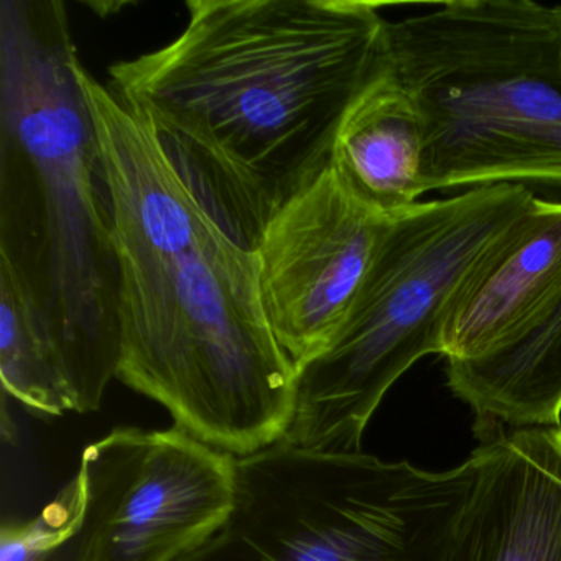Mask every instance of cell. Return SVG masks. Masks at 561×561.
Here are the masks:
<instances>
[{"label":"cell","mask_w":561,"mask_h":561,"mask_svg":"<svg viewBox=\"0 0 561 561\" xmlns=\"http://www.w3.org/2000/svg\"><path fill=\"white\" fill-rule=\"evenodd\" d=\"M185 31L110 68L199 205L254 252L331 162L337 127L386 57L380 5L190 0Z\"/></svg>","instance_id":"cell-1"},{"label":"cell","mask_w":561,"mask_h":561,"mask_svg":"<svg viewBox=\"0 0 561 561\" xmlns=\"http://www.w3.org/2000/svg\"><path fill=\"white\" fill-rule=\"evenodd\" d=\"M81 83L113 205L117 379L236 458L275 445L297 366L268 324L255 252L199 205L144 117L87 70Z\"/></svg>","instance_id":"cell-2"},{"label":"cell","mask_w":561,"mask_h":561,"mask_svg":"<svg viewBox=\"0 0 561 561\" xmlns=\"http://www.w3.org/2000/svg\"><path fill=\"white\" fill-rule=\"evenodd\" d=\"M83 70L64 2H0V267L90 413L119 370V261Z\"/></svg>","instance_id":"cell-3"},{"label":"cell","mask_w":561,"mask_h":561,"mask_svg":"<svg viewBox=\"0 0 561 561\" xmlns=\"http://www.w3.org/2000/svg\"><path fill=\"white\" fill-rule=\"evenodd\" d=\"M425 127L423 190L561 188V5L453 0L387 22Z\"/></svg>","instance_id":"cell-4"},{"label":"cell","mask_w":561,"mask_h":561,"mask_svg":"<svg viewBox=\"0 0 561 561\" xmlns=\"http://www.w3.org/2000/svg\"><path fill=\"white\" fill-rule=\"evenodd\" d=\"M534 198L527 186H482L392 218L343 327L327 350L297 366L285 442L360 451L390 387L426 354L442 356L456 294Z\"/></svg>","instance_id":"cell-5"},{"label":"cell","mask_w":561,"mask_h":561,"mask_svg":"<svg viewBox=\"0 0 561 561\" xmlns=\"http://www.w3.org/2000/svg\"><path fill=\"white\" fill-rule=\"evenodd\" d=\"M474 459L446 471L280 439L236 458L231 512L175 561H448Z\"/></svg>","instance_id":"cell-6"},{"label":"cell","mask_w":561,"mask_h":561,"mask_svg":"<svg viewBox=\"0 0 561 561\" xmlns=\"http://www.w3.org/2000/svg\"><path fill=\"white\" fill-rule=\"evenodd\" d=\"M77 478V561H175L231 512L236 456L179 426L117 428L84 449Z\"/></svg>","instance_id":"cell-7"},{"label":"cell","mask_w":561,"mask_h":561,"mask_svg":"<svg viewBox=\"0 0 561 561\" xmlns=\"http://www.w3.org/2000/svg\"><path fill=\"white\" fill-rule=\"evenodd\" d=\"M390 221L363 205L330 163L265 226L254 251L262 301L295 366L327 350L343 327Z\"/></svg>","instance_id":"cell-8"},{"label":"cell","mask_w":561,"mask_h":561,"mask_svg":"<svg viewBox=\"0 0 561 561\" xmlns=\"http://www.w3.org/2000/svg\"><path fill=\"white\" fill-rule=\"evenodd\" d=\"M471 456L448 561H561V425L501 432Z\"/></svg>","instance_id":"cell-9"},{"label":"cell","mask_w":561,"mask_h":561,"mask_svg":"<svg viewBox=\"0 0 561 561\" xmlns=\"http://www.w3.org/2000/svg\"><path fill=\"white\" fill-rule=\"evenodd\" d=\"M561 297V202L535 196L472 268L443 331L446 360L481 356Z\"/></svg>","instance_id":"cell-10"},{"label":"cell","mask_w":561,"mask_h":561,"mask_svg":"<svg viewBox=\"0 0 561 561\" xmlns=\"http://www.w3.org/2000/svg\"><path fill=\"white\" fill-rule=\"evenodd\" d=\"M423 152L422 114L383 61L344 114L331 167L363 205L390 219L425 195Z\"/></svg>","instance_id":"cell-11"},{"label":"cell","mask_w":561,"mask_h":561,"mask_svg":"<svg viewBox=\"0 0 561 561\" xmlns=\"http://www.w3.org/2000/svg\"><path fill=\"white\" fill-rule=\"evenodd\" d=\"M446 374L481 428L560 425L561 297L501 346L448 360Z\"/></svg>","instance_id":"cell-12"},{"label":"cell","mask_w":561,"mask_h":561,"mask_svg":"<svg viewBox=\"0 0 561 561\" xmlns=\"http://www.w3.org/2000/svg\"><path fill=\"white\" fill-rule=\"evenodd\" d=\"M0 379L2 392L38 415L73 412L64 364L24 291L0 267Z\"/></svg>","instance_id":"cell-13"},{"label":"cell","mask_w":561,"mask_h":561,"mask_svg":"<svg viewBox=\"0 0 561 561\" xmlns=\"http://www.w3.org/2000/svg\"><path fill=\"white\" fill-rule=\"evenodd\" d=\"M81 518L83 489L75 476L37 517L2 524L0 561H77Z\"/></svg>","instance_id":"cell-14"}]
</instances>
